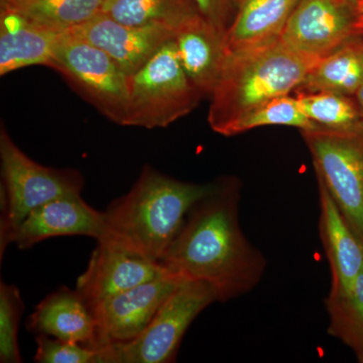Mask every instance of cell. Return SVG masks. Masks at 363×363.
<instances>
[{
  "label": "cell",
  "instance_id": "6da1fadb",
  "mask_svg": "<svg viewBox=\"0 0 363 363\" xmlns=\"http://www.w3.org/2000/svg\"><path fill=\"white\" fill-rule=\"evenodd\" d=\"M240 183L217 180L213 192L196 203L161 262L183 279L204 281L227 302L252 291L264 278L267 260L240 222Z\"/></svg>",
  "mask_w": 363,
  "mask_h": 363
},
{
  "label": "cell",
  "instance_id": "7a4b0ae2",
  "mask_svg": "<svg viewBox=\"0 0 363 363\" xmlns=\"http://www.w3.org/2000/svg\"><path fill=\"white\" fill-rule=\"evenodd\" d=\"M216 186L217 181L190 183L143 167L130 192L104 211V234L97 241H111L161 262L190 210Z\"/></svg>",
  "mask_w": 363,
  "mask_h": 363
},
{
  "label": "cell",
  "instance_id": "3957f363",
  "mask_svg": "<svg viewBox=\"0 0 363 363\" xmlns=\"http://www.w3.org/2000/svg\"><path fill=\"white\" fill-rule=\"evenodd\" d=\"M319 58L294 51L281 40L227 56L211 95L208 123L221 135L229 124L302 85Z\"/></svg>",
  "mask_w": 363,
  "mask_h": 363
},
{
  "label": "cell",
  "instance_id": "277c9868",
  "mask_svg": "<svg viewBox=\"0 0 363 363\" xmlns=\"http://www.w3.org/2000/svg\"><path fill=\"white\" fill-rule=\"evenodd\" d=\"M0 259L11 233L26 215L45 203L71 194H81L84 179L73 169H55L33 161L11 140L6 128L0 131Z\"/></svg>",
  "mask_w": 363,
  "mask_h": 363
},
{
  "label": "cell",
  "instance_id": "5b68a950",
  "mask_svg": "<svg viewBox=\"0 0 363 363\" xmlns=\"http://www.w3.org/2000/svg\"><path fill=\"white\" fill-rule=\"evenodd\" d=\"M203 97L184 71L173 38L128 76V126L167 128L194 111Z\"/></svg>",
  "mask_w": 363,
  "mask_h": 363
},
{
  "label": "cell",
  "instance_id": "8992f818",
  "mask_svg": "<svg viewBox=\"0 0 363 363\" xmlns=\"http://www.w3.org/2000/svg\"><path fill=\"white\" fill-rule=\"evenodd\" d=\"M215 302H219L218 296L211 286L184 279L140 336L100 348L101 363L175 362L186 331L196 317Z\"/></svg>",
  "mask_w": 363,
  "mask_h": 363
},
{
  "label": "cell",
  "instance_id": "52a82bcc",
  "mask_svg": "<svg viewBox=\"0 0 363 363\" xmlns=\"http://www.w3.org/2000/svg\"><path fill=\"white\" fill-rule=\"evenodd\" d=\"M50 68L62 74L112 123L128 126V76L106 52L70 33H62Z\"/></svg>",
  "mask_w": 363,
  "mask_h": 363
},
{
  "label": "cell",
  "instance_id": "ba28073f",
  "mask_svg": "<svg viewBox=\"0 0 363 363\" xmlns=\"http://www.w3.org/2000/svg\"><path fill=\"white\" fill-rule=\"evenodd\" d=\"M317 180L363 245V131H302Z\"/></svg>",
  "mask_w": 363,
  "mask_h": 363
},
{
  "label": "cell",
  "instance_id": "9c48e42d",
  "mask_svg": "<svg viewBox=\"0 0 363 363\" xmlns=\"http://www.w3.org/2000/svg\"><path fill=\"white\" fill-rule=\"evenodd\" d=\"M357 37H363V26L355 0H300L279 40L294 51L321 59Z\"/></svg>",
  "mask_w": 363,
  "mask_h": 363
},
{
  "label": "cell",
  "instance_id": "30bf717a",
  "mask_svg": "<svg viewBox=\"0 0 363 363\" xmlns=\"http://www.w3.org/2000/svg\"><path fill=\"white\" fill-rule=\"evenodd\" d=\"M183 281L169 272L92 306L97 324L98 350L140 336Z\"/></svg>",
  "mask_w": 363,
  "mask_h": 363
},
{
  "label": "cell",
  "instance_id": "8fae6325",
  "mask_svg": "<svg viewBox=\"0 0 363 363\" xmlns=\"http://www.w3.org/2000/svg\"><path fill=\"white\" fill-rule=\"evenodd\" d=\"M97 242V247L91 255L85 272L79 277L75 288L90 307L169 272L162 262L111 241Z\"/></svg>",
  "mask_w": 363,
  "mask_h": 363
},
{
  "label": "cell",
  "instance_id": "7c38bea8",
  "mask_svg": "<svg viewBox=\"0 0 363 363\" xmlns=\"http://www.w3.org/2000/svg\"><path fill=\"white\" fill-rule=\"evenodd\" d=\"M104 234V215L91 207L81 194L62 196L35 208L14 229L9 245L21 250L59 236H89L98 240Z\"/></svg>",
  "mask_w": 363,
  "mask_h": 363
},
{
  "label": "cell",
  "instance_id": "4fadbf2b",
  "mask_svg": "<svg viewBox=\"0 0 363 363\" xmlns=\"http://www.w3.org/2000/svg\"><path fill=\"white\" fill-rule=\"evenodd\" d=\"M68 33L106 52L128 76L142 68L175 35L166 28L123 25L104 13Z\"/></svg>",
  "mask_w": 363,
  "mask_h": 363
},
{
  "label": "cell",
  "instance_id": "5bb4252c",
  "mask_svg": "<svg viewBox=\"0 0 363 363\" xmlns=\"http://www.w3.org/2000/svg\"><path fill=\"white\" fill-rule=\"evenodd\" d=\"M26 329L35 335L51 336L98 350L96 320L76 289L61 286L49 294L28 317Z\"/></svg>",
  "mask_w": 363,
  "mask_h": 363
},
{
  "label": "cell",
  "instance_id": "9a60e30c",
  "mask_svg": "<svg viewBox=\"0 0 363 363\" xmlns=\"http://www.w3.org/2000/svg\"><path fill=\"white\" fill-rule=\"evenodd\" d=\"M319 187V233L330 264L329 295H343L352 288L363 269V245L339 211L323 184Z\"/></svg>",
  "mask_w": 363,
  "mask_h": 363
},
{
  "label": "cell",
  "instance_id": "2e32d148",
  "mask_svg": "<svg viewBox=\"0 0 363 363\" xmlns=\"http://www.w3.org/2000/svg\"><path fill=\"white\" fill-rule=\"evenodd\" d=\"M174 42L191 82L203 96H211L228 56L226 35L199 16L176 30Z\"/></svg>",
  "mask_w": 363,
  "mask_h": 363
},
{
  "label": "cell",
  "instance_id": "e0dca14e",
  "mask_svg": "<svg viewBox=\"0 0 363 363\" xmlns=\"http://www.w3.org/2000/svg\"><path fill=\"white\" fill-rule=\"evenodd\" d=\"M300 0H240L226 33L228 54L248 51L279 40Z\"/></svg>",
  "mask_w": 363,
  "mask_h": 363
},
{
  "label": "cell",
  "instance_id": "ac0fdd59",
  "mask_svg": "<svg viewBox=\"0 0 363 363\" xmlns=\"http://www.w3.org/2000/svg\"><path fill=\"white\" fill-rule=\"evenodd\" d=\"M59 35L13 11H0V75L30 66L51 67Z\"/></svg>",
  "mask_w": 363,
  "mask_h": 363
},
{
  "label": "cell",
  "instance_id": "d6986e66",
  "mask_svg": "<svg viewBox=\"0 0 363 363\" xmlns=\"http://www.w3.org/2000/svg\"><path fill=\"white\" fill-rule=\"evenodd\" d=\"M362 85L363 37H357L319 59L296 91L354 96Z\"/></svg>",
  "mask_w": 363,
  "mask_h": 363
},
{
  "label": "cell",
  "instance_id": "ffe728a7",
  "mask_svg": "<svg viewBox=\"0 0 363 363\" xmlns=\"http://www.w3.org/2000/svg\"><path fill=\"white\" fill-rule=\"evenodd\" d=\"M101 13L123 25L174 33L200 16L191 0H104Z\"/></svg>",
  "mask_w": 363,
  "mask_h": 363
},
{
  "label": "cell",
  "instance_id": "44dd1931",
  "mask_svg": "<svg viewBox=\"0 0 363 363\" xmlns=\"http://www.w3.org/2000/svg\"><path fill=\"white\" fill-rule=\"evenodd\" d=\"M104 0H6L0 11H13L44 30L62 33L101 13Z\"/></svg>",
  "mask_w": 363,
  "mask_h": 363
},
{
  "label": "cell",
  "instance_id": "7402d4cb",
  "mask_svg": "<svg viewBox=\"0 0 363 363\" xmlns=\"http://www.w3.org/2000/svg\"><path fill=\"white\" fill-rule=\"evenodd\" d=\"M297 100L318 128L336 131H363V116L354 96L334 92H302Z\"/></svg>",
  "mask_w": 363,
  "mask_h": 363
},
{
  "label": "cell",
  "instance_id": "603a6c76",
  "mask_svg": "<svg viewBox=\"0 0 363 363\" xmlns=\"http://www.w3.org/2000/svg\"><path fill=\"white\" fill-rule=\"evenodd\" d=\"M328 333L351 348L355 355L363 352V269L352 288L343 295H328Z\"/></svg>",
  "mask_w": 363,
  "mask_h": 363
},
{
  "label": "cell",
  "instance_id": "cb8c5ba5",
  "mask_svg": "<svg viewBox=\"0 0 363 363\" xmlns=\"http://www.w3.org/2000/svg\"><path fill=\"white\" fill-rule=\"evenodd\" d=\"M269 125L292 126L302 131L319 128L306 116L298 104L297 98L286 95L274 98L271 101L247 112L245 116L226 126L221 135H238L255 128Z\"/></svg>",
  "mask_w": 363,
  "mask_h": 363
},
{
  "label": "cell",
  "instance_id": "d4e9b609",
  "mask_svg": "<svg viewBox=\"0 0 363 363\" xmlns=\"http://www.w3.org/2000/svg\"><path fill=\"white\" fill-rule=\"evenodd\" d=\"M25 310L20 290L14 285L0 283V362L21 363L18 327Z\"/></svg>",
  "mask_w": 363,
  "mask_h": 363
},
{
  "label": "cell",
  "instance_id": "484cf974",
  "mask_svg": "<svg viewBox=\"0 0 363 363\" xmlns=\"http://www.w3.org/2000/svg\"><path fill=\"white\" fill-rule=\"evenodd\" d=\"M38 363H101L100 350L47 335H37Z\"/></svg>",
  "mask_w": 363,
  "mask_h": 363
},
{
  "label": "cell",
  "instance_id": "4316f807",
  "mask_svg": "<svg viewBox=\"0 0 363 363\" xmlns=\"http://www.w3.org/2000/svg\"><path fill=\"white\" fill-rule=\"evenodd\" d=\"M207 23L226 35L238 13L240 0H191Z\"/></svg>",
  "mask_w": 363,
  "mask_h": 363
},
{
  "label": "cell",
  "instance_id": "83f0119b",
  "mask_svg": "<svg viewBox=\"0 0 363 363\" xmlns=\"http://www.w3.org/2000/svg\"><path fill=\"white\" fill-rule=\"evenodd\" d=\"M354 97L355 99H357L358 106H359L360 111H362L363 116V85L357 90V92L355 93Z\"/></svg>",
  "mask_w": 363,
  "mask_h": 363
},
{
  "label": "cell",
  "instance_id": "f1b7e54d",
  "mask_svg": "<svg viewBox=\"0 0 363 363\" xmlns=\"http://www.w3.org/2000/svg\"><path fill=\"white\" fill-rule=\"evenodd\" d=\"M358 6H359L360 16H362V23L363 26V0L358 4Z\"/></svg>",
  "mask_w": 363,
  "mask_h": 363
},
{
  "label": "cell",
  "instance_id": "f546056e",
  "mask_svg": "<svg viewBox=\"0 0 363 363\" xmlns=\"http://www.w3.org/2000/svg\"><path fill=\"white\" fill-rule=\"evenodd\" d=\"M358 362L363 363V352L360 353V354L357 355Z\"/></svg>",
  "mask_w": 363,
  "mask_h": 363
},
{
  "label": "cell",
  "instance_id": "4dcf8cb0",
  "mask_svg": "<svg viewBox=\"0 0 363 363\" xmlns=\"http://www.w3.org/2000/svg\"><path fill=\"white\" fill-rule=\"evenodd\" d=\"M6 0H0V4H4V2H6Z\"/></svg>",
  "mask_w": 363,
  "mask_h": 363
},
{
  "label": "cell",
  "instance_id": "1f68e13d",
  "mask_svg": "<svg viewBox=\"0 0 363 363\" xmlns=\"http://www.w3.org/2000/svg\"><path fill=\"white\" fill-rule=\"evenodd\" d=\"M355 1H357L358 4H359V2L362 1V0H355Z\"/></svg>",
  "mask_w": 363,
  "mask_h": 363
}]
</instances>
